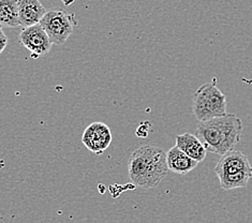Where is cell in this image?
<instances>
[{"mask_svg":"<svg viewBox=\"0 0 252 223\" xmlns=\"http://www.w3.org/2000/svg\"><path fill=\"white\" fill-rule=\"evenodd\" d=\"M0 26L9 28L21 26L16 0H0Z\"/></svg>","mask_w":252,"mask_h":223,"instance_id":"obj_11","label":"cell"},{"mask_svg":"<svg viewBox=\"0 0 252 223\" xmlns=\"http://www.w3.org/2000/svg\"><path fill=\"white\" fill-rule=\"evenodd\" d=\"M17 10L21 26L24 28L38 25L47 12L39 0H19Z\"/></svg>","mask_w":252,"mask_h":223,"instance_id":"obj_8","label":"cell"},{"mask_svg":"<svg viewBox=\"0 0 252 223\" xmlns=\"http://www.w3.org/2000/svg\"><path fill=\"white\" fill-rule=\"evenodd\" d=\"M128 172L130 180L135 186L143 189L155 188L169 172L166 153L158 146L142 145L130 156Z\"/></svg>","mask_w":252,"mask_h":223,"instance_id":"obj_2","label":"cell"},{"mask_svg":"<svg viewBox=\"0 0 252 223\" xmlns=\"http://www.w3.org/2000/svg\"><path fill=\"white\" fill-rule=\"evenodd\" d=\"M176 147L184 152L191 159L200 163L207 155V150L204 147L201 141L195 135L191 133H184L175 136Z\"/></svg>","mask_w":252,"mask_h":223,"instance_id":"obj_10","label":"cell"},{"mask_svg":"<svg viewBox=\"0 0 252 223\" xmlns=\"http://www.w3.org/2000/svg\"><path fill=\"white\" fill-rule=\"evenodd\" d=\"M20 43L32 53V58L45 55L51 51L53 45L40 24L24 28L20 33Z\"/></svg>","mask_w":252,"mask_h":223,"instance_id":"obj_5","label":"cell"},{"mask_svg":"<svg viewBox=\"0 0 252 223\" xmlns=\"http://www.w3.org/2000/svg\"><path fill=\"white\" fill-rule=\"evenodd\" d=\"M252 178V172H239L236 174L220 175L218 179L221 188L223 190H233L238 188H245Z\"/></svg>","mask_w":252,"mask_h":223,"instance_id":"obj_12","label":"cell"},{"mask_svg":"<svg viewBox=\"0 0 252 223\" xmlns=\"http://www.w3.org/2000/svg\"><path fill=\"white\" fill-rule=\"evenodd\" d=\"M82 142L94 155L103 154L112 143V132L103 123H94L85 129Z\"/></svg>","mask_w":252,"mask_h":223,"instance_id":"obj_6","label":"cell"},{"mask_svg":"<svg viewBox=\"0 0 252 223\" xmlns=\"http://www.w3.org/2000/svg\"><path fill=\"white\" fill-rule=\"evenodd\" d=\"M40 25L53 44L63 45L73 32L77 21L75 14H68L63 10L55 9L46 12Z\"/></svg>","mask_w":252,"mask_h":223,"instance_id":"obj_4","label":"cell"},{"mask_svg":"<svg viewBox=\"0 0 252 223\" xmlns=\"http://www.w3.org/2000/svg\"><path fill=\"white\" fill-rule=\"evenodd\" d=\"M7 45H8V38L2 30V32H0V55H1V53L4 51Z\"/></svg>","mask_w":252,"mask_h":223,"instance_id":"obj_13","label":"cell"},{"mask_svg":"<svg viewBox=\"0 0 252 223\" xmlns=\"http://www.w3.org/2000/svg\"><path fill=\"white\" fill-rule=\"evenodd\" d=\"M0 32H2V27L1 26H0Z\"/></svg>","mask_w":252,"mask_h":223,"instance_id":"obj_14","label":"cell"},{"mask_svg":"<svg viewBox=\"0 0 252 223\" xmlns=\"http://www.w3.org/2000/svg\"><path fill=\"white\" fill-rule=\"evenodd\" d=\"M166 164L169 171L179 175H187L194 170L197 162L191 159L178 147L173 146L166 153Z\"/></svg>","mask_w":252,"mask_h":223,"instance_id":"obj_9","label":"cell"},{"mask_svg":"<svg viewBox=\"0 0 252 223\" xmlns=\"http://www.w3.org/2000/svg\"><path fill=\"white\" fill-rule=\"evenodd\" d=\"M192 113L199 123L226 115V97L213 83H206L197 88L192 97Z\"/></svg>","mask_w":252,"mask_h":223,"instance_id":"obj_3","label":"cell"},{"mask_svg":"<svg viewBox=\"0 0 252 223\" xmlns=\"http://www.w3.org/2000/svg\"><path fill=\"white\" fill-rule=\"evenodd\" d=\"M243 122L235 114L214 118L196 126L195 136L207 150V153L224 156L232 152L241 142Z\"/></svg>","mask_w":252,"mask_h":223,"instance_id":"obj_1","label":"cell"},{"mask_svg":"<svg viewBox=\"0 0 252 223\" xmlns=\"http://www.w3.org/2000/svg\"><path fill=\"white\" fill-rule=\"evenodd\" d=\"M214 171L217 176H220V175L236 174L239 172H252V166L247 156L239 150L234 149L221 157Z\"/></svg>","mask_w":252,"mask_h":223,"instance_id":"obj_7","label":"cell"}]
</instances>
